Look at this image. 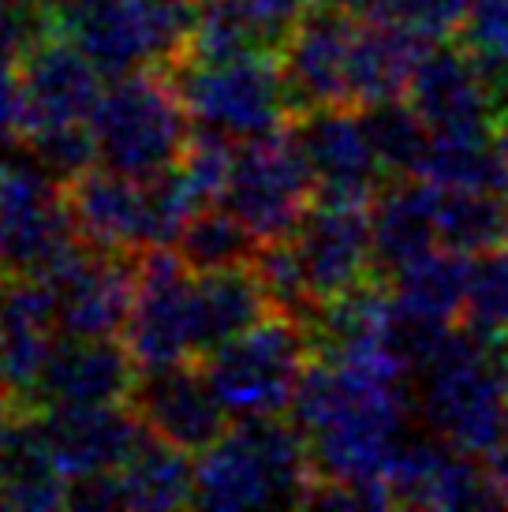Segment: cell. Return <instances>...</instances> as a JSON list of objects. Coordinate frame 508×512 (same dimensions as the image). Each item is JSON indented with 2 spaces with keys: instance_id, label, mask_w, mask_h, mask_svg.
<instances>
[{
  "instance_id": "cell-1",
  "label": "cell",
  "mask_w": 508,
  "mask_h": 512,
  "mask_svg": "<svg viewBox=\"0 0 508 512\" xmlns=\"http://www.w3.org/2000/svg\"><path fill=\"white\" fill-rule=\"evenodd\" d=\"M311 441L296 423L277 415H254L228 427L195 460L198 509H266L299 505L314 483Z\"/></svg>"
},
{
  "instance_id": "cell-2",
  "label": "cell",
  "mask_w": 508,
  "mask_h": 512,
  "mask_svg": "<svg viewBox=\"0 0 508 512\" xmlns=\"http://www.w3.org/2000/svg\"><path fill=\"white\" fill-rule=\"evenodd\" d=\"M191 109L169 64H150L113 79L101 94L90 128L98 139L101 165L131 180H150L172 169L191 139Z\"/></svg>"
},
{
  "instance_id": "cell-3",
  "label": "cell",
  "mask_w": 508,
  "mask_h": 512,
  "mask_svg": "<svg viewBox=\"0 0 508 512\" xmlns=\"http://www.w3.org/2000/svg\"><path fill=\"white\" fill-rule=\"evenodd\" d=\"M415 408L430 434L471 456H486L508 430V389L490 344L456 326L419 370Z\"/></svg>"
},
{
  "instance_id": "cell-4",
  "label": "cell",
  "mask_w": 508,
  "mask_h": 512,
  "mask_svg": "<svg viewBox=\"0 0 508 512\" xmlns=\"http://www.w3.org/2000/svg\"><path fill=\"white\" fill-rule=\"evenodd\" d=\"M311 359V326L273 311L247 333L202 356V367L225 412L232 419H254L292 412V400Z\"/></svg>"
},
{
  "instance_id": "cell-5",
  "label": "cell",
  "mask_w": 508,
  "mask_h": 512,
  "mask_svg": "<svg viewBox=\"0 0 508 512\" xmlns=\"http://www.w3.org/2000/svg\"><path fill=\"white\" fill-rule=\"evenodd\" d=\"M195 124L228 139H258L284 128L296 105L288 94L281 57L251 53L225 64H169Z\"/></svg>"
},
{
  "instance_id": "cell-6",
  "label": "cell",
  "mask_w": 508,
  "mask_h": 512,
  "mask_svg": "<svg viewBox=\"0 0 508 512\" xmlns=\"http://www.w3.org/2000/svg\"><path fill=\"white\" fill-rule=\"evenodd\" d=\"M221 202L262 243L296 236L299 221L318 202V176L292 131V120L269 135L247 139L236 150L232 180Z\"/></svg>"
},
{
  "instance_id": "cell-7",
  "label": "cell",
  "mask_w": 508,
  "mask_h": 512,
  "mask_svg": "<svg viewBox=\"0 0 508 512\" xmlns=\"http://www.w3.org/2000/svg\"><path fill=\"white\" fill-rule=\"evenodd\" d=\"M124 344L142 370L195 356V273L176 247H150L139 258V292L124 326Z\"/></svg>"
},
{
  "instance_id": "cell-8",
  "label": "cell",
  "mask_w": 508,
  "mask_h": 512,
  "mask_svg": "<svg viewBox=\"0 0 508 512\" xmlns=\"http://www.w3.org/2000/svg\"><path fill=\"white\" fill-rule=\"evenodd\" d=\"M408 101L434 139H494L497 113L508 105L505 90L460 42H434L411 79Z\"/></svg>"
},
{
  "instance_id": "cell-9",
  "label": "cell",
  "mask_w": 508,
  "mask_h": 512,
  "mask_svg": "<svg viewBox=\"0 0 508 512\" xmlns=\"http://www.w3.org/2000/svg\"><path fill=\"white\" fill-rule=\"evenodd\" d=\"M38 430L45 453L68 483L124 471L150 438V427L131 404H42Z\"/></svg>"
},
{
  "instance_id": "cell-10",
  "label": "cell",
  "mask_w": 508,
  "mask_h": 512,
  "mask_svg": "<svg viewBox=\"0 0 508 512\" xmlns=\"http://www.w3.org/2000/svg\"><path fill=\"white\" fill-rule=\"evenodd\" d=\"M292 131L318 176V199L374 206L389 176L381 169L363 113L355 105L303 109L292 116Z\"/></svg>"
},
{
  "instance_id": "cell-11",
  "label": "cell",
  "mask_w": 508,
  "mask_h": 512,
  "mask_svg": "<svg viewBox=\"0 0 508 512\" xmlns=\"http://www.w3.org/2000/svg\"><path fill=\"white\" fill-rule=\"evenodd\" d=\"M385 486L400 509H490L505 505L486 460L456 449L438 434L404 438L393 464L385 471Z\"/></svg>"
},
{
  "instance_id": "cell-12",
  "label": "cell",
  "mask_w": 508,
  "mask_h": 512,
  "mask_svg": "<svg viewBox=\"0 0 508 512\" xmlns=\"http://www.w3.org/2000/svg\"><path fill=\"white\" fill-rule=\"evenodd\" d=\"M60 292L45 277L4 273L0 281V385L38 404V385L60 344ZM42 408V404H38Z\"/></svg>"
},
{
  "instance_id": "cell-13",
  "label": "cell",
  "mask_w": 508,
  "mask_h": 512,
  "mask_svg": "<svg viewBox=\"0 0 508 512\" xmlns=\"http://www.w3.org/2000/svg\"><path fill=\"white\" fill-rule=\"evenodd\" d=\"M23 83V139L34 131L90 120L105 94V72L86 57L64 23L45 34L38 49L19 64Z\"/></svg>"
},
{
  "instance_id": "cell-14",
  "label": "cell",
  "mask_w": 508,
  "mask_h": 512,
  "mask_svg": "<svg viewBox=\"0 0 508 512\" xmlns=\"http://www.w3.org/2000/svg\"><path fill=\"white\" fill-rule=\"evenodd\" d=\"M374 206L363 202H329L318 199L296 228V251L311 281L318 307L344 296L348 288L363 285L374 270Z\"/></svg>"
},
{
  "instance_id": "cell-15",
  "label": "cell",
  "mask_w": 508,
  "mask_h": 512,
  "mask_svg": "<svg viewBox=\"0 0 508 512\" xmlns=\"http://www.w3.org/2000/svg\"><path fill=\"white\" fill-rule=\"evenodd\" d=\"M131 408L142 415L150 434L191 456L206 453L213 441L225 438L228 419H232L213 393L202 359L142 370L139 385L131 393Z\"/></svg>"
},
{
  "instance_id": "cell-16",
  "label": "cell",
  "mask_w": 508,
  "mask_h": 512,
  "mask_svg": "<svg viewBox=\"0 0 508 512\" xmlns=\"http://www.w3.org/2000/svg\"><path fill=\"white\" fill-rule=\"evenodd\" d=\"M355 12L311 4L288 49L281 53L284 79L296 113L314 105H352V42Z\"/></svg>"
},
{
  "instance_id": "cell-17",
  "label": "cell",
  "mask_w": 508,
  "mask_h": 512,
  "mask_svg": "<svg viewBox=\"0 0 508 512\" xmlns=\"http://www.w3.org/2000/svg\"><path fill=\"white\" fill-rule=\"evenodd\" d=\"M142 378L131 348L116 337H60L38 385V404H131Z\"/></svg>"
},
{
  "instance_id": "cell-18",
  "label": "cell",
  "mask_w": 508,
  "mask_h": 512,
  "mask_svg": "<svg viewBox=\"0 0 508 512\" xmlns=\"http://www.w3.org/2000/svg\"><path fill=\"white\" fill-rule=\"evenodd\" d=\"M139 258L131 251H94L60 292V329L64 337H116L124 333L135 292Z\"/></svg>"
},
{
  "instance_id": "cell-19",
  "label": "cell",
  "mask_w": 508,
  "mask_h": 512,
  "mask_svg": "<svg viewBox=\"0 0 508 512\" xmlns=\"http://www.w3.org/2000/svg\"><path fill=\"white\" fill-rule=\"evenodd\" d=\"M75 228L94 251H131L146 247V184L109 165H94L64 184Z\"/></svg>"
},
{
  "instance_id": "cell-20",
  "label": "cell",
  "mask_w": 508,
  "mask_h": 512,
  "mask_svg": "<svg viewBox=\"0 0 508 512\" xmlns=\"http://www.w3.org/2000/svg\"><path fill=\"white\" fill-rule=\"evenodd\" d=\"M434 38L389 15H363L352 42V105L408 98L411 79L419 72Z\"/></svg>"
},
{
  "instance_id": "cell-21",
  "label": "cell",
  "mask_w": 508,
  "mask_h": 512,
  "mask_svg": "<svg viewBox=\"0 0 508 512\" xmlns=\"http://www.w3.org/2000/svg\"><path fill=\"white\" fill-rule=\"evenodd\" d=\"M438 195L441 187L423 176H396L374 199V270L393 277L400 266L438 247Z\"/></svg>"
},
{
  "instance_id": "cell-22",
  "label": "cell",
  "mask_w": 508,
  "mask_h": 512,
  "mask_svg": "<svg viewBox=\"0 0 508 512\" xmlns=\"http://www.w3.org/2000/svg\"><path fill=\"white\" fill-rule=\"evenodd\" d=\"M266 314H273V303L254 273V262L195 273V356H210L213 348L258 326Z\"/></svg>"
},
{
  "instance_id": "cell-23",
  "label": "cell",
  "mask_w": 508,
  "mask_h": 512,
  "mask_svg": "<svg viewBox=\"0 0 508 512\" xmlns=\"http://www.w3.org/2000/svg\"><path fill=\"white\" fill-rule=\"evenodd\" d=\"M471 266H475V255H464V251H452V247L426 251L389 277L396 307L430 322L456 326L464 311L467 285H471Z\"/></svg>"
},
{
  "instance_id": "cell-24",
  "label": "cell",
  "mask_w": 508,
  "mask_h": 512,
  "mask_svg": "<svg viewBox=\"0 0 508 512\" xmlns=\"http://www.w3.org/2000/svg\"><path fill=\"white\" fill-rule=\"evenodd\" d=\"M120 475L124 509H184L195 505V460L157 434L146 438L139 456Z\"/></svg>"
},
{
  "instance_id": "cell-25",
  "label": "cell",
  "mask_w": 508,
  "mask_h": 512,
  "mask_svg": "<svg viewBox=\"0 0 508 512\" xmlns=\"http://www.w3.org/2000/svg\"><path fill=\"white\" fill-rule=\"evenodd\" d=\"M438 240H441V247L464 251V255H490V251H501L508 243V195L505 191L441 187Z\"/></svg>"
},
{
  "instance_id": "cell-26",
  "label": "cell",
  "mask_w": 508,
  "mask_h": 512,
  "mask_svg": "<svg viewBox=\"0 0 508 512\" xmlns=\"http://www.w3.org/2000/svg\"><path fill=\"white\" fill-rule=\"evenodd\" d=\"M176 251L191 266V273H213L254 262L262 251V240L228 210L225 202H213L187 221V228L176 240Z\"/></svg>"
},
{
  "instance_id": "cell-27",
  "label": "cell",
  "mask_w": 508,
  "mask_h": 512,
  "mask_svg": "<svg viewBox=\"0 0 508 512\" xmlns=\"http://www.w3.org/2000/svg\"><path fill=\"white\" fill-rule=\"evenodd\" d=\"M359 113H363L370 146H374V154H378L389 180H396V176H423L434 135H430L423 116L415 113V105L408 98L374 101V105H363Z\"/></svg>"
},
{
  "instance_id": "cell-28",
  "label": "cell",
  "mask_w": 508,
  "mask_h": 512,
  "mask_svg": "<svg viewBox=\"0 0 508 512\" xmlns=\"http://www.w3.org/2000/svg\"><path fill=\"white\" fill-rule=\"evenodd\" d=\"M456 326L479 337L482 344L497 348L508 341V251H490L475 255L471 266V285H467L464 311Z\"/></svg>"
},
{
  "instance_id": "cell-29",
  "label": "cell",
  "mask_w": 508,
  "mask_h": 512,
  "mask_svg": "<svg viewBox=\"0 0 508 512\" xmlns=\"http://www.w3.org/2000/svg\"><path fill=\"white\" fill-rule=\"evenodd\" d=\"M254 273L266 288L269 303L277 314H288V318H299L311 326L318 318V299L311 292V281H307V270H303V258L296 251V240H273L262 243V251L254 258Z\"/></svg>"
},
{
  "instance_id": "cell-30",
  "label": "cell",
  "mask_w": 508,
  "mask_h": 512,
  "mask_svg": "<svg viewBox=\"0 0 508 512\" xmlns=\"http://www.w3.org/2000/svg\"><path fill=\"white\" fill-rule=\"evenodd\" d=\"M232 165H236V146H232V139L213 128H202V124L191 131L184 154L176 161V169L187 180L198 206H213V202L225 199L228 180H232Z\"/></svg>"
},
{
  "instance_id": "cell-31",
  "label": "cell",
  "mask_w": 508,
  "mask_h": 512,
  "mask_svg": "<svg viewBox=\"0 0 508 512\" xmlns=\"http://www.w3.org/2000/svg\"><path fill=\"white\" fill-rule=\"evenodd\" d=\"M456 42L482 64L508 98V0H475Z\"/></svg>"
},
{
  "instance_id": "cell-32",
  "label": "cell",
  "mask_w": 508,
  "mask_h": 512,
  "mask_svg": "<svg viewBox=\"0 0 508 512\" xmlns=\"http://www.w3.org/2000/svg\"><path fill=\"white\" fill-rule=\"evenodd\" d=\"M23 146H27L30 154L42 161L45 169L57 176L60 184H68V180H75V176H83L86 169L101 165L98 139H94L90 120L34 131V135H27V139H23Z\"/></svg>"
},
{
  "instance_id": "cell-33",
  "label": "cell",
  "mask_w": 508,
  "mask_h": 512,
  "mask_svg": "<svg viewBox=\"0 0 508 512\" xmlns=\"http://www.w3.org/2000/svg\"><path fill=\"white\" fill-rule=\"evenodd\" d=\"M64 23L60 4H38V0H0V60L23 64L38 49L45 34Z\"/></svg>"
},
{
  "instance_id": "cell-34",
  "label": "cell",
  "mask_w": 508,
  "mask_h": 512,
  "mask_svg": "<svg viewBox=\"0 0 508 512\" xmlns=\"http://www.w3.org/2000/svg\"><path fill=\"white\" fill-rule=\"evenodd\" d=\"M68 509L98 512V509H124V494H120V475L105 471V475H86V479H71L68 483Z\"/></svg>"
},
{
  "instance_id": "cell-35",
  "label": "cell",
  "mask_w": 508,
  "mask_h": 512,
  "mask_svg": "<svg viewBox=\"0 0 508 512\" xmlns=\"http://www.w3.org/2000/svg\"><path fill=\"white\" fill-rule=\"evenodd\" d=\"M23 83L19 68L0 60V146L23 143Z\"/></svg>"
},
{
  "instance_id": "cell-36",
  "label": "cell",
  "mask_w": 508,
  "mask_h": 512,
  "mask_svg": "<svg viewBox=\"0 0 508 512\" xmlns=\"http://www.w3.org/2000/svg\"><path fill=\"white\" fill-rule=\"evenodd\" d=\"M34 412H38V404H27V400L12 397V393H0V460L8 456L15 434L23 430V423Z\"/></svg>"
},
{
  "instance_id": "cell-37",
  "label": "cell",
  "mask_w": 508,
  "mask_h": 512,
  "mask_svg": "<svg viewBox=\"0 0 508 512\" xmlns=\"http://www.w3.org/2000/svg\"><path fill=\"white\" fill-rule=\"evenodd\" d=\"M482 460H486V468H490L497 490H501V501L508 505V430H505V438L497 441L494 449L482 456Z\"/></svg>"
},
{
  "instance_id": "cell-38",
  "label": "cell",
  "mask_w": 508,
  "mask_h": 512,
  "mask_svg": "<svg viewBox=\"0 0 508 512\" xmlns=\"http://www.w3.org/2000/svg\"><path fill=\"white\" fill-rule=\"evenodd\" d=\"M494 146H497V154H501V161H505V169H508V105L497 113V124H494Z\"/></svg>"
},
{
  "instance_id": "cell-39",
  "label": "cell",
  "mask_w": 508,
  "mask_h": 512,
  "mask_svg": "<svg viewBox=\"0 0 508 512\" xmlns=\"http://www.w3.org/2000/svg\"><path fill=\"white\" fill-rule=\"evenodd\" d=\"M314 4H329V8H344V12L367 15L374 8V0H314Z\"/></svg>"
},
{
  "instance_id": "cell-40",
  "label": "cell",
  "mask_w": 508,
  "mask_h": 512,
  "mask_svg": "<svg viewBox=\"0 0 508 512\" xmlns=\"http://www.w3.org/2000/svg\"><path fill=\"white\" fill-rule=\"evenodd\" d=\"M64 4H90V0H64Z\"/></svg>"
},
{
  "instance_id": "cell-41",
  "label": "cell",
  "mask_w": 508,
  "mask_h": 512,
  "mask_svg": "<svg viewBox=\"0 0 508 512\" xmlns=\"http://www.w3.org/2000/svg\"><path fill=\"white\" fill-rule=\"evenodd\" d=\"M0 281H4V270H0Z\"/></svg>"
},
{
  "instance_id": "cell-42",
  "label": "cell",
  "mask_w": 508,
  "mask_h": 512,
  "mask_svg": "<svg viewBox=\"0 0 508 512\" xmlns=\"http://www.w3.org/2000/svg\"><path fill=\"white\" fill-rule=\"evenodd\" d=\"M0 393H4V385H0Z\"/></svg>"
},
{
  "instance_id": "cell-43",
  "label": "cell",
  "mask_w": 508,
  "mask_h": 512,
  "mask_svg": "<svg viewBox=\"0 0 508 512\" xmlns=\"http://www.w3.org/2000/svg\"><path fill=\"white\" fill-rule=\"evenodd\" d=\"M505 251H508V243H505Z\"/></svg>"
},
{
  "instance_id": "cell-44",
  "label": "cell",
  "mask_w": 508,
  "mask_h": 512,
  "mask_svg": "<svg viewBox=\"0 0 508 512\" xmlns=\"http://www.w3.org/2000/svg\"><path fill=\"white\" fill-rule=\"evenodd\" d=\"M471 4H475V0H471Z\"/></svg>"
}]
</instances>
